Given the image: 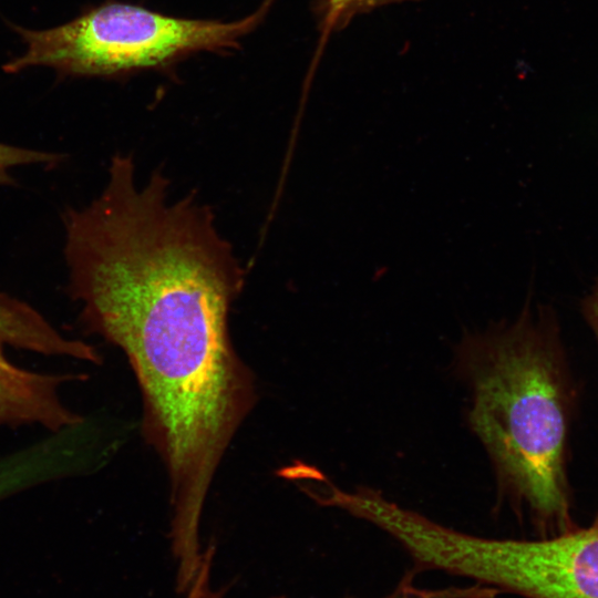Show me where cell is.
Returning <instances> with one entry per match:
<instances>
[{
    "label": "cell",
    "mask_w": 598,
    "mask_h": 598,
    "mask_svg": "<svg viewBox=\"0 0 598 598\" xmlns=\"http://www.w3.org/2000/svg\"><path fill=\"white\" fill-rule=\"evenodd\" d=\"M529 303L513 322L465 334L457 369L498 491L549 537L578 527L566 475L569 393L553 311Z\"/></svg>",
    "instance_id": "1"
},
{
    "label": "cell",
    "mask_w": 598,
    "mask_h": 598,
    "mask_svg": "<svg viewBox=\"0 0 598 598\" xmlns=\"http://www.w3.org/2000/svg\"><path fill=\"white\" fill-rule=\"evenodd\" d=\"M268 1L235 21L187 19L146 8L105 2L51 29L17 28L25 51L4 65L7 72L44 65L75 76H113L158 68L199 51L237 47L261 20Z\"/></svg>",
    "instance_id": "2"
},
{
    "label": "cell",
    "mask_w": 598,
    "mask_h": 598,
    "mask_svg": "<svg viewBox=\"0 0 598 598\" xmlns=\"http://www.w3.org/2000/svg\"><path fill=\"white\" fill-rule=\"evenodd\" d=\"M427 571H443L524 598H598V527L536 540L466 534L439 523L420 544Z\"/></svg>",
    "instance_id": "3"
},
{
    "label": "cell",
    "mask_w": 598,
    "mask_h": 598,
    "mask_svg": "<svg viewBox=\"0 0 598 598\" xmlns=\"http://www.w3.org/2000/svg\"><path fill=\"white\" fill-rule=\"evenodd\" d=\"M81 374L43 373L0 364V426L40 425L60 431L84 419L62 400L60 390Z\"/></svg>",
    "instance_id": "4"
},
{
    "label": "cell",
    "mask_w": 598,
    "mask_h": 598,
    "mask_svg": "<svg viewBox=\"0 0 598 598\" xmlns=\"http://www.w3.org/2000/svg\"><path fill=\"white\" fill-rule=\"evenodd\" d=\"M22 349L44 355L97 361L89 343L70 339L25 302L0 296V364H11L6 348Z\"/></svg>",
    "instance_id": "5"
},
{
    "label": "cell",
    "mask_w": 598,
    "mask_h": 598,
    "mask_svg": "<svg viewBox=\"0 0 598 598\" xmlns=\"http://www.w3.org/2000/svg\"><path fill=\"white\" fill-rule=\"evenodd\" d=\"M214 549L208 547L206 549L203 561L196 571L195 576L190 580L189 585L185 589V598H221L223 590L215 589L212 585V563H213ZM280 598V597H276ZM344 598H357L353 596H348Z\"/></svg>",
    "instance_id": "6"
},
{
    "label": "cell",
    "mask_w": 598,
    "mask_h": 598,
    "mask_svg": "<svg viewBox=\"0 0 598 598\" xmlns=\"http://www.w3.org/2000/svg\"><path fill=\"white\" fill-rule=\"evenodd\" d=\"M581 311L598 341V277L581 301ZM592 525L598 527V512Z\"/></svg>",
    "instance_id": "7"
},
{
    "label": "cell",
    "mask_w": 598,
    "mask_h": 598,
    "mask_svg": "<svg viewBox=\"0 0 598 598\" xmlns=\"http://www.w3.org/2000/svg\"><path fill=\"white\" fill-rule=\"evenodd\" d=\"M22 154L17 146L0 143V184L10 182L9 172L21 162Z\"/></svg>",
    "instance_id": "8"
},
{
    "label": "cell",
    "mask_w": 598,
    "mask_h": 598,
    "mask_svg": "<svg viewBox=\"0 0 598 598\" xmlns=\"http://www.w3.org/2000/svg\"><path fill=\"white\" fill-rule=\"evenodd\" d=\"M349 0H328L329 17L332 19L339 18L342 13H346Z\"/></svg>",
    "instance_id": "9"
},
{
    "label": "cell",
    "mask_w": 598,
    "mask_h": 598,
    "mask_svg": "<svg viewBox=\"0 0 598 598\" xmlns=\"http://www.w3.org/2000/svg\"><path fill=\"white\" fill-rule=\"evenodd\" d=\"M388 1H391V0H349L346 12L354 10V9H359V8H367V7L381 4Z\"/></svg>",
    "instance_id": "10"
}]
</instances>
